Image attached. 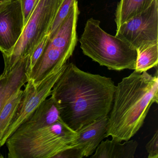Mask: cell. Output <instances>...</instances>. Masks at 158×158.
Returning a JSON list of instances; mask_svg holds the SVG:
<instances>
[{
	"mask_svg": "<svg viewBox=\"0 0 158 158\" xmlns=\"http://www.w3.org/2000/svg\"><path fill=\"white\" fill-rule=\"evenodd\" d=\"M115 87L110 77L84 72L67 62L50 96L59 106L63 122L76 131L108 115Z\"/></svg>",
	"mask_w": 158,
	"mask_h": 158,
	"instance_id": "1",
	"label": "cell"
},
{
	"mask_svg": "<svg viewBox=\"0 0 158 158\" xmlns=\"http://www.w3.org/2000/svg\"><path fill=\"white\" fill-rule=\"evenodd\" d=\"M154 103H158L157 70L154 75L134 70L115 87L107 137L121 142L129 140L141 128Z\"/></svg>",
	"mask_w": 158,
	"mask_h": 158,
	"instance_id": "2",
	"label": "cell"
},
{
	"mask_svg": "<svg viewBox=\"0 0 158 158\" xmlns=\"http://www.w3.org/2000/svg\"><path fill=\"white\" fill-rule=\"evenodd\" d=\"M98 20L89 18L79 40L83 53L113 71L135 70L136 49L126 41L106 33Z\"/></svg>",
	"mask_w": 158,
	"mask_h": 158,
	"instance_id": "3",
	"label": "cell"
},
{
	"mask_svg": "<svg viewBox=\"0 0 158 158\" xmlns=\"http://www.w3.org/2000/svg\"><path fill=\"white\" fill-rule=\"evenodd\" d=\"M76 136L77 132L60 121L30 132L13 133L5 144L9 158H53Z\"/></svg>",
	"mask_w": 158,
	"mask_h": 158,
	"instance_id": "4",
	"label": "cell"
},
{
	"mask_svg": "<svg viewBox=\"0 0 158 158\" xmlns=\"http://www.w3.org/2000/svg\"><path fill=\"white\" fill-rule=\"evenodd\" d=\"M62 1L40 0L11 52L3 57V73L10 72L21 58L30 56L42 39L48 34Z\"/></svg>",
	"mask_w": 158,
	"mask_h": 158,
	"instance_id": "5",
	"label": "cell"
},
{
	"mask_svg": "<svg viewBox=\"0 0 158 158\" xmlns=\"http://www.w3.org/2000/svg\"><path fill=\"white\" fill-rule=\"evenodd\" d=\"M115 36L136 49L158 43V0H153L148 8L116 28Z\"/></svg>",
	"mask_w": 158,
	"mask_h": 158,
	"instance_id": "6",
	"label": "cell"
},
{
	"mask_svg": "<svg viewBox=\"0 0 158 158\" xmlns=\"http://www.w3.org/2000/svg\"><path fill=\"white\" fill-rule=\"evenodd\" d=\"M66 64L60 69L52 73L37 84L32 79L28 80L23 90L22 100L14 120L0 142L2 147L5 144L7 139L50 96L52 88L63 72Z\"/></svg>",
	"mask_w": 158,
	"mask_h": 158,
	"instance_id": "7",
	"label": "cell"
},
{
	"mask_svg": "<svg viewBox=\"0 0 158 158\" xmlns=\"http://www.w3.org/2000/svg\"><path fill=\"white\" fill-rule=\"evenodd\" d=\"M24 27L21 0H10L0 5V51L8 56Z\"/></svg>",
	"mask_w": 158,
	"mask_h": 158,
	"instance_id": "8",
	"label": "cell"
},
{
	"mask_svg": "<svg viewBox=\"0 0 158 158\" xmlns=\"http://www.w3.org/2000/svg\"><path fill=\"white\" fill-rule=\"evenodd\" d=\"M109 116L98 119L77 130V136L70 146L79 148L85 157L91 156L101 142L107 137Z\"/></svg>",
	"mask_w": 158,
	"mask_h": 158,
	"instance_id": "9",
	"label": "cell"
},
{
	"mask_svg": "<svg viewBox=\"0 0 158 158\" xmlns=\"http://www.w3.org/2000/svg\"><path fill=\"white\" fill-rule=\"evenodd\" d=\"M29 56L21 58L12 70L0 75V113L10 98L29 80Z\"/></svg>",
	"mask_w": 158,
	"mask_h": 158,
	"instance_id": "10",
	"label": "cell"
},
{
	"mask_svg": "<svg viewBox=\"0 0 158 158\" xmlns=\"http://www.w3.org/2000/svg\"><path fill=\"white\" fill-rule=\"evenodd\" d=\"M61 119L60 109L53 97L49 96L14 133H23L51 125Z\"/></svg>",
	"mask_w": 158,
	"mask_h": 158,
	"instance_id": "11",
	"label": "cell"
},
{
	"mask_svg": "<svg viewBox=\"0 0 158 158\" xmlns=\"http://www.w3.org/2000/svg\"><path fill=\"white\" fill-rule=\"evenodd\" d=\"M137 141L128 140L122 143L112 139L102 140L96 149L91 158H133L135 157Z\"/></svg>",
	"mask_w": 158,
	"mask_h": 158,
	"instance_id": "12",
	"label": "cell"
},
{
	"mask_svg": "<svg viewBox=\"0 0 158 158\" xmlns=\"http://www.w3.org/2000/svg\"><path fill=\"white\" fill-rule=\"evenodd\" d=\"M153 0H120L115 13L116 28L148 8Z\"/></svg>",
	"mask_w": 158,
	"mask_h": 158,
	"instance_id": "13",
	"label": "cell"
},
{
	"mask_svg": "<svg viewBox=\"0 0 158 158\" xmlns=\"http://www.w3.org/2000/svg\"><path fill=\"white\" fill-rule=\"evenodd\" d=\"M23 90L15 92L6 102L0 113V142L14 120L22 100Z\"/></svg>",
	"mask_w": 158,
	"mask_h": 158,
	"instance_id": "14",
	"label": "cell"
},
{
	"mask_svg": "<svg viewBox=\"0 0 158 158\" xmlns=\"http://www.w3.org/2000/svg\"><path fill=\"white\" fill-rule=\"evenodd\" d=\"M135 71L139 73L158 67V43L146 45L136 49Z\"/></svg>",
	"mask_w": 158,
	"mask_h": 158,
	"instance_id": "15",
	"label": "cell"
},
{
	"mask_svg": "<svg viewBox=\"0 0 158 158\" xmlns=\"http://www.w3.org/2000/svg\"><path fill=\"white\" fill-rule=\"evenodd\" d=\"M77 2L78 0H63L49 31L50 39L54 36L60 26L68 16L72 7Z\"/></svg>",
	"mask_w": 158,
	"mask_h": 158,
	"instance_id": "16",
	"label": "cell"
},
{
	"mask_svg": "<svg viewBox=\"0 0 158 158\" xmlns=\"http://www.w3.org/2000/svg\"><path fill=\"white\" fill-rule=\"evenodd\" d=\"M49 39L50 36L49 34L45 35L41 41L40 42L37 47L35 49L33 53L30 56H29V68H28V73H27L28 78L32 69L43 54L46 47L48 45Z\"/></svg>",
	"mask_w": 158,
	"mask_h": 158,
	"instance_id": "17",
	"label": "cell"
},
{
	"mask_svg": "<svg viewBox=\"0 0 158 158\" xmlns=\"http://www.w3.org/2000/svg\"><path fill=\"white\" fill-rule=\"evenodd\" d=\"M39 1L40 0H21L24 26L33 13Z\"/></svg>",
	"mask_w": 158,
	"mask_h": 158,
	"instance_id": "18",
	"label": "cell"
},
{
	"mask_svg": "<svg viewBox=\"0 0 158 158\" xmlns=\"http://www.w3.org/2000/svg\"><path fill=\"white\" fill-rule=\"evenodd\" d=\"M84 157V152L82 149L71 146L57 154L53 158H82Z\"/></svg>",
	"mask_w": 158,
	"mask_h": 158,
	"instance_id": "19",
	"label": "cell"
},
{
	"mask_svg": "<svg viewBox=\"0 0 158 158\" xmlns=\"http://www.w3.org/2000/svg\"><path fill=\"white\" fill-rule=\"evenodd\" d=\"M148 158H158V131L156 130L151 139L146 144Z\"/></svg>",
	"mask_w": 158,
	"mask_h": 158,
	"instance_id": "20",
	"label": "cell"
},
{
	"mask_svg": "<svg viewBox=\"0 0 158 158\" xmlns=\"http://www.w3.org/2000/svg\"><path fill=\"white\" fill-rule=\"evenodd\" d=\"M9 1H10V0H0V5H2L4 3L8 2Z\"/></svg>",
	"mask_w": 158,
	"mask_h": 158,
	"instance_id": "21",
	"label": "cell"
},
{
	"mask_svg": "<svg viewBox=\"0 0 158 158\" xmlns=\"http://www.w3.org/2000/svg\"><path fill=\"white\" fill-rule=\"evenodd\" d=\"M2 146L1 145V144H0V149H1V148ZM2 158V156L0 155V158Z\"/></svg>",
	"mask_w": 158,
	"mask_h": 158,
	"instance_id": "22",
	"label": "cell"
}]
</instances>
